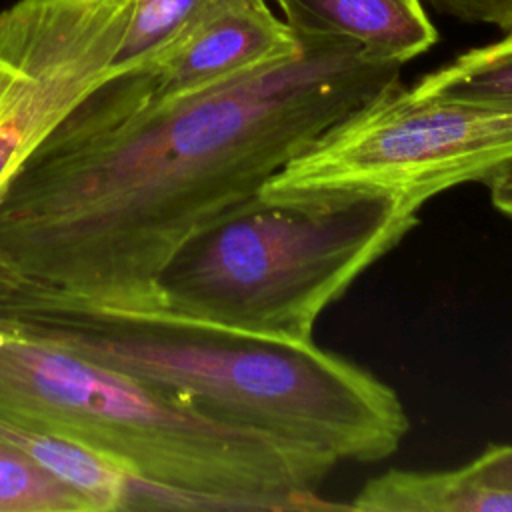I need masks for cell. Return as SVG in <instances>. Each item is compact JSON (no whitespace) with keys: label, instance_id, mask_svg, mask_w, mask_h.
<instances>
[{"label":"cell","instance_id":"cell-1","mask_svg":"<svg viewBox=\"0 0 512 512\" xmlns=\"http://www.w3.org/2000/svg\"><path fill=\"white\" fill-rule=\"evenodd\" d=\"M298 40L182 94L116 76L76 106L0 194V312L106 322L146 306L206 224L400 84V64Z\"/></svg>","mask_w":512,"mask_h":512},{"label":"cell","instance_id":"cell-2","mask_svg":"<svg viewBox=\"0 0 512 512\" xmlns=\"http://www.w3.org/2000/svg\"><path fill=\"white\" fill-rule=\"evenodd\" d=\"M0 420L80 446L142 486V510H326L338 464L34 336L0 314Z\"/></svg>","mask_w":512,"mask_h":512},{"label":"cell","instance_id":"cell-3","mask_svg":"<svg viewBox=\"0 0 512 512\" xmlns=\"http://www.w3.org/2000/svg\"><path fill=\"white\" fill-rule=\"evenodd\" d=\"M2 316L218 420L336 462L384 460L410 430L394 388L314 340L174 314H148L124 328L36 312Z\"/></svg>","mask_w":512,"mask_h":512},{"label":"cell","instance_id":"cell-4","mask_svg":"<svg viewBox=\"0 0 512 512\" xmlns=\"http://www.w3.org/2000/svg\"><path fill=\"white\" fill-rule=\"evenodd\" d=\"M418 212L382 190L260 188L184 246L150 304L112 322H86L124 328L148 314H174L310 342L320 314L416 226Z\"/></svg>","mask_w":512,"mask_h":512},{"label":"cell","instance_id":"cell-5","mask_svg":"<svg viewBox=\"0 0 512 512\" xmlns=\"http://www.w3.org/2000/svg\"><path fill=\"white\" fill-rule=\"evenodd\" d=\"M512 164V104L420 96L402 84L354 110L292 158L266 194L368 188L422 208Z\"/></svg>","mask_w":512,"mask_h":512},{"label":"cell","instance_id":"cell-6","mask_svg":"<svg viewBox=\"0 0 512 512\" xmlns=\"http://www.w3.org/2000/svg\"><path fill=\"white\" fill-rule=\"evenodd\" d=\"M136 0H18L0 10V194L114 62Z\"/></svg>","mask_w":512,"mask_h":512},{"label":"cell","instance_id":"cell-7","mask_svg":"<svg viewBox=\"0 0 512 512\" xmlns=\"http://www.w3.org/2000/svg\"><path fill=\"white\" fill-rule=\"evenodd\" d=\"M298 46L264 0H210L160 52L122 76L150 98L174 96L260 68Z\"/></svg>","mask_w":512,"mask_h":512},{"label":"cell","instance_id":"cell-8","mask_svg":"<svg viewBox=\"0 0 512 512\" xmlns=\"http://www.w3.org/2000/svg\"><path fill=\"white\" fill-rule=\"evenodd\" d=\"M296 38L352 44L366 56L404 64L428 52L438 32L422 0H276Z\"/></svg>","mask_w":512,"mask_h":512},{"label":"cell","instance_id":"cell-9","mask_svg":"<svg viewBox=\"0 0 512 512\" xmlns=\"http://www.w3.org/2000/svg\"><path fill=\"white\" fill-rule=\"evenodd\" d=\"M346 506L362 512H512V490L482 484L468 466L434 472L390 468L370 478Z\"/></svg>","mask_w":512,"mask_h":512},{"label":"cell","instance_id":"cell-10","mask_svg":"<svg viewBox=\"0 0 512 512\" xmlns=\"http://www.w3.org/2000/svg\"><path fill=\"white\" fill-rule=\"evenodd\" d=\"M410 90L420 96L512 104V32L498 42L460 54L422 76Z\"/></svg>","mask_w":512,"mask_h":512},{"label":"cell","instance_id":"cell-11","mask_svg":"<svg viewBox=\"0 0 512 512\" xmlns=\"http://www.w3.org/2000/svg\"><path fill=\"white\" fill-rule=\"evenodd\" d=\"M0 512H92V506L30 454L0 442Z\"/></svg>","mask_w":512,"mask_h":512},{"label":"cell","instance_id":"cell-12","mask_svg":"<svg viewBox=\"0 0 512 512\" xmlns=\"http://www.w3.org/2000/svg\"><path fill=\"white\" fill-rule=\"evenodd\" d=\"M210 0H136L134 16L114 62L118 76L160 52Z\"/></svg>","mask_w":512,"mask_h":512},{"label":"cell","instance_id":"cell-13","mask_svg":"<svg viewBox=\"0 0 512 512\" xmlns=\"http://www.w3.org/2000/svg\"><path fill=\"white\" fill-rule=\"evenodd\" d=\"M436 12L466 24L512 32V0H426Z\"/></svg>","mask_w":512,"mask_h":512},{"label":"cell","instance_id":"cell-14","mask_svg":"<svg viewBox=\"0 0 512 512\" xmlns=\"http://www.w3.org/2000/svg\"><path fill=\"white\" fill-rule=\"evenodd\" d=\"M466 466L482 484L512 490V444L488 446Z\"/></svg>","mask_w":512,"mask_h":512},{"label":"cell","instance_id":"cell-15","mask_svg":"<svg viewBox=\"0 0 512 512\" xmlns=\"http://www.w3.org/2000/svg\"><path fill=\"white\" fill-rule=\"evenodd\" d=\"M484 184L490 190L492 206L504 216L512 218V164L492 174Z\"/></svg>","mask_w":512,"mask_h":512}]
</instances>
